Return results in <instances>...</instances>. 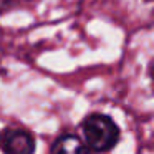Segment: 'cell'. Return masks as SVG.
<instances>
[{"instance_id":"cell-1","label":"cell","mask_w":154,"mask_h":154,"mask_svg":"<svg viewBox=\"0 0 154 154\" xmlns=\"http://www.w3.org/2000/svg\"><path fill=\"white\" fill-rule=\"evenodd\" d=\"M85 141L88 147L96 152H104L114 147L119 139V128L118 124L106 114H90L81 123Z\"/></svg>"},{"instance_id":"cell-2","label":"cell","mask_w":154,"mask_h":154,"mask_svg":"<svg viewBox=\"0 0 154 154\" xmlns=\"http://www.w3.org/2000/svg\"><path fill=\"white\" fill-rule=\"evenodd\" d=\"M0 149L4 154H33V136L18 128H5L0 133Z\"/></svg>"},{"instance_id":"cell-3","label":"cell","mask_w":154,"mask_h":154,"mask_svg":"<svg viewBox=\"0 0 154 154\" xmlns=\"http://www.w3.org/2000/svg\"><path fill=\"white\" fill-rule=\"evenodd\" d=\"M53 154H90V151L80 137L73 134H65L55 143Z\"/></svg>"},{"instance_id":"cell-4","label":"cell","mask_w":154,"mask_h":154,"mask_svg":"<svg viewBox=\"0 0 154 154\" xmlns=\"http://www.w3.org/2000/svg\"><path fill=\"white\" fill-rule=\"evenodd\" d=\"M10 4H12V0H0V10H4V8L8 7Z\"/></svg>"}]
</instances>
